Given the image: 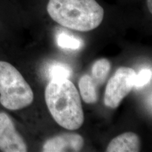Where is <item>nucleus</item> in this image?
<instances>
[{
  "label": "nucleus",
  "mask_w": 152,
  "mask_h": 152,
  "mask_svg": "<svg viewBox=\"0 0 152 152\" xmlns=\"http://www.w3.org/2000/svg\"><path fill=\"white\" fill-rule=\"evenodd\" d=\"M140 140L137 134L132 132L123 133L110 142L107 152H137L140 150Z\"/></svg>",
  "instance_id": "nucleus-7"
},
{
  "label": "nucleus",
  "mask_w": 152,
  "mask_h": 152,
  "mask_svg": "<svg viewBox=\"0 0 152 152\" xmlns=\"http://www.w3.org/2000/svg\"><path fill=\"white\" fill-rule=\"evenodd\" d=\"M45 98L51 115L60 126L76 130L83 125L84 113L80 96L71 80H51L45 89Z\"/></svg>",
  "instance_id": "nucleus-1"
},
{
  "label": "nucleus",
  "mask_w": 152,
  "mask_h": 152,
  "mask_svg": "<svg viewBox=\"0 0 152 152\" xmlns=\"http://www.w3.org/2000/svg\"><path fill=\"white\" fill-rule=\"evenodd\" d=\"M152 71L149 68H144L139 72L138 74L136 73L135 80H134V87L136 88H142L148 84L151 80Z\"/></svg>",
  "instance_id": "nucleus-12"
},
{
  "label": "nucleus",
  "mask_w": 152,
  "mask_h": 152,
  "mask_svg": "<svg viewBox=\"0 0 152 152\" xmlns=\"http://www.w3.org/2000/svg\"><path fill=\"white\" fill-rule=\"evenodd\" d=\"M47 11L57 23L80 32L99 27L104 16V9L96 0H49Z\"/></svg>",
  "instance_id": "nucleus-2"
},
{
  "label": "nucleus",
  "mask_w": 152,
  "mask_h": 152,
  "mask_svg": "<svg viewBox=\"0 0 152 152\" xmlns=\"http://www.w3.org/2000/svg\"><path fill=\"white\" fill-rule=\"evenodd\" d=\"M147 6L150 13H152V0H147Z\"/></svg>",
  "instance_id": "nucleus-13"
},
{
  "label": "nucleus",
  "mask_w": 152,
  "mask_h": 152,
  "mask_svg": "<svg viewBox=\"0 0 152 152\" xmlns=\"http://www.w3.org/2000/svg\"><path fill=\"white\" fill-rule=\"evenodd\" d=\"M84 145L83 137L75 133H65L52 137L44 144V152L80 151Z\"/></svg>",
  "instance_id": "nucleus-6"
},
{
  "label": "nucleus",
  "mask_w": 152,
  "mask_h": 152,
  "mask_svg": "<svg viewBox=\"0 0 152 152\" xmlns=\"http://www.w3.org/2000/svg\"><path fill=\"white\" fill-rule=\"evenodd\" d=\"M111 68V62L106 58H101L94 63L92 68V78L97 86H100L105 82Z\"/></svg>",
  "instance_id": "nucleus-9"
},
{
  "label": "nucleus",
  "mask_w": 152,
  "mask_h": 152,
  "mask_svg": "<svg viewBox=\"0 0 152 152\" xmlns=\"http://www.w3.org/2000/svg\"><path fill=\"white\" fill-rule=\"evenodd\" d=\"M0 150L4 152H26L28 147L16 130L8 114L0 112Z\"/></svg>",
  "instance_id": "nucleus-5"
},
{
  "label": "nucleus",
  "mask_w": 152,
  "mask_h": 152,
  "mask_svg": "<svg viewBox=\"0 0 152 152\" xmlns=\"http://www.w3.org/2000/svg\"><path fill=\"white\" fill-rule=\"evenodd\" d=\"M47 73L51 80L54 78L68 79L72 75V68L62 63L54 62L49 66Z\"/></svg>",
  "instance_id": "nucleus-10"
},
{
  "label": "nucleus",
  "mask_w": 152,
  "mask_h": 152,
  "mask_svg": "<svg viewBox=\"0 0 152 152\" xmlns=\"http://www.w3.org/2000/svg\"><path fill=\"white\" fill-rule=\"evenodd\" d=\"M136 73L129 67L118 68L108 82L104 93L105 106L115 109L134 87Z\"/></svg>",
  "instance_id": "nucleus-4"
},
{
  "label": "nucleus",
  "mask_w": 152,
  "mask_h": 152,
  "mask_svg": "<svg viewBox=\"0 0 152 152\" xmlns=\"http://www.w3.org/2000/svg\"><path fill=\"white\" fill-rule=\"evenodd\" d=\"M78 87L82 99L87 104H95L98 101L97 85L89 75H84L80 78Z\"/></svg>",
  "instance_id": "nucleus-8"
},
{
  "label": "nucleus",
  "mask_w": 152,
  "mask_h": 152,
  "mask_svg": "<svg viewBox=\"0 0 152 152\" xmlns=\"http://www.w3.org/2000/svg\"><path fill=\"white\" fill-rule=\"evenodd\" d=\"M34 99L31 87L18 70L8 62L0 61V103L11 111L30 106Z\"/></svg>",
  "instance_id": "nucleus-3"
},
{
  "label": "nucleus",
  "mask_w": 152,
  "mask_h": 152,
  "mask_svg": "<svg viewBox=\"0 0 152 152\" xmlns=\"http://www.w3.org/2000/svg\"><path fill=\"white\" fill-rule=\"evenodd\" d=\"M57 44L62 49L77 50L83 46V41L80 38L63 33L57 36Z\"/></svg>",
  "instance_id": "nucleus-11"
}]
</instances>
